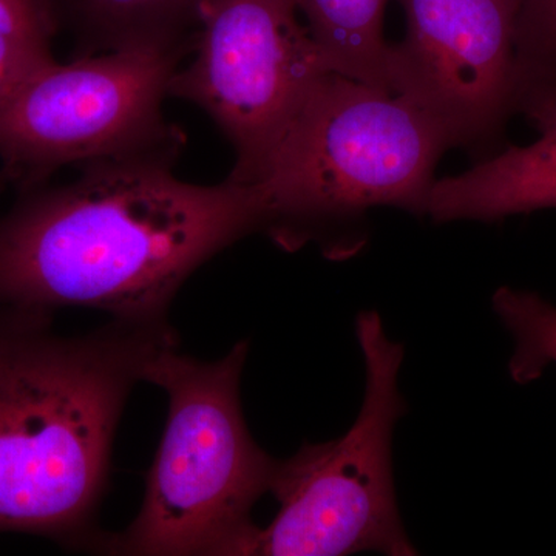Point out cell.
I'll return each instance as SVG.
<instances>
[{
	"mask_svg": "<svg viewBox=\"0 0 556 556\" xmlns=\"http://www.w3.org/2000/svg\"><path fill=\"white\" fill-rule=\"evenodd\" d=\"M175 161H94L68 185L22 192L0 218V306L166 320L200 266L262 232L255 186L192 185L175 177Z\"/></svg>",
	"mask_w": 556,
	"mask_h": 556,
	"instance_id": "1",
	"label": "cell"
},
{
	"mask_svg": "<svg viewBox=\"0 0 556 556\" xmlns=\"http://www.w3.org/2000/svg\"><path fill=\"white\" fill-rule=\"evenodd\" d=\"M53 314L0 306V533L100 551L97 527L127 397L169 320L112 318L65 338Z\"/></svg>",
	"mask_w": 556,
	"mask_h": 556,
	"instance_id": "2",
	"label": "cell"
},
{
	"mask_svg": "<svg viewBox=\"0 0 556 556\" xmlns=\"http://www.w3.org/2000/svg\"><path fill=\"white\" fill-rule=\"evenodd\" d=\"M447 131L415 101L328 72L314 84L255 182L262 232L288 252L358 251L375 207L427 215Z\"/></svg>",
	"mask_w": 556,
	"mask_h": 556,
	"instance_id": "3",
	"label": "cell"
},
{
	"mask_svg": "<svg viewBox=\"0 0 556 556\" xmlns=\"http://www.w3.org/2000/svg\"><path fill=\"white\" fill-rule=\"evenodd\" d=\"M249 343L214 362L181 354L178 343L149 362L144 382L169 399L166 430L150 468L138 517L105 533L112 555H247L258 527L252 508L269 492L277 460L249 433L240 380Z\"/></svg>",
	"mask_w": 556,
	"mask_h": 556,
	"instance_id": "4",
	"label": "cell"
},
{
	"mask_svg": "<svg viewBox=\"0 0 556 556\" xmlns=\"http://www.w3.org/2000/svg\"><path fill=\"white\" fill-rule=\"evenodd\" d=\"M356 336L367 375L356 422L342 438L277 460L269 492L280 508L258 527L249 556L417 555L399 515L391 453L407 413L399 391L404 346L376 311L358 314Z\"/></svg>",
	"mask_w": 556,
	"mask_h": 556,
	"instance_id": "5",
	"label": "cell"
},
{
	"mask_svg": "<svg viewBox=\"0 0 556 556\" xmlns=\"http://www.w3.org/2000/svg\"><path fill=\"white\" fill-rule=\"evenodd\" d=\"M188 56L179 47H137L36 68L0 101V172L27 192L70 164L178 159L185 134L164 118L163 101Z\"/></svg>",
	"mask_w": 556,
	"mask_h": 556,
	"instance_id": "6",
	"label": "cell"
},
{
	"mask_svg": "<svg viewBox=\"0 0 556 556\" xmlns=\"http://www.w3.org/2000/svg\"><path fill=\"white\" fill-rule=\"evenodd\" d=\"M192 61L169 97L199 105L236 152L229 179L255 185L306 94L332 72L294 0H203Z\"/></svg>",
	"mask_w": 556,
	"mask_h": 556,
	"instance_id": "7",
	"label": "cell"
},
{
	"mask_svg": "<svg viewBox=\"0 0 556 556\" xmlns=\"http://www.w3.org/2000/svg\"><path fill=\"white\" fill-rule=\"evenodd\" d=\"M407 31L390 43L391 91L426 109L453 148L486 159L518 115V0H397Z\"/></svg>",
	"mask_w": 556,
	"mask_h": 556,
	"instance_id": "8",
	"label": "cell"
},
{
	"mask_svg": "<svg viewBox=\"0 0 556 556\" xmlns=\"http://www.w3.org/2000/svg\"><path fill=\"white\" fill-rule=\"evenodd\" d=\"M527 146H504L471 169L437 179L427 215L437 223L484 222L556 208V119Z\"/></svg>",
	"mask_w": 556,
	"mask_h": 556,
	"instance_id": "9",
	"label": "cell"
},
{
	"mask_svg": "<svg viewBox=\"0 0 556 556\" xmlns=\"http://www.w3.org/2000/svg\"><path fill=\"white\" fill-rule=\"evenodd\" d=\"M58 25L67 28L78 56L179 47L192 53L203 0H50Z\"/></svg>",
	"mask_w": 556,
	"mask_h": 556,
	"instance_id": "10",
	"label": "cell"
},
{
	"mask_svg": "<svg viewBox=\"0 0 556 556\" xmlns=\"http://www.w3.org/2000/svg\"><path fill=\"white\" fill-rule=\"evenodd\" d=\"M329 68L391 91L390 43L383 36L390 0H294Z\"/></svg>",
	"mask_w": 556,
	"mask_h": 556,
	"instance_id": "11",
	"label": "cell"
},
{
	"mask_svg": "<svg viewBox=\"0 0 556 556\" xmlns=\"http://www.w3.org/2000/svg\"><path fill=\"white\" fill-rule=\"evenodd\" d=\"M518 115L535 129L556 118V0H518Z\"/></svg>",
	"mask_w": 556,
	"mask_h": 556,
	"instance_id": "12",
	"label": "cell"
},
{
	"mask_svg": "<svg viewBox=\"0 0 556 556\" xmlns=\"http://www.w3.org/2000/svg\"><path fill=\"white\" fill-rule=\"evenodd\" d=\"M493 311L515 340L508 361L511 380L526 386L556 365V306L536 292L503 287L492 298Z\"/></svg>",
	"mask_w": 556,
	"mask_h": 556,
	"instance_id": "13",
	"label": "cell"
},
{
	"mask_svg": "<svg viewBox=\"0 0 556 556\" xmlns=\"http://www.w3.org/2000/svg\"><path fill=\"white\" fill-rule=\"evenodd\" d=\"M58 28L50 0H0V80L9 91L53 61Z\"/></svg>",
	"mask_w": 556,
	"mask_h": 556,
	"instance_id": "14",
	"label": "cell"
},
{
	"mask_svg": "<svg viewBox=\"0 0 556 556\" xmlns=\"http://www.w3.org/2000/svg\"><path fill=\"white\" fill-rule=\"evenodd\" d=\"M9 185V178H7L5 175H3L2 172H0V192H2V190L5 189Z\"/></svg>",
	"mask_w": 556,
	"mask_h": 556,
	"instance_id": "15",
	"label": "cell"
},
{
	"mask_svg": "<svg viewBox=\"0 0 556 556\" xmlns=\"http://www.w3.org/2000/svg\"><path fill=\"white\" fill-rule=\"evenodd\" d=\"M7 93H9V87L0 80V101L3 100V97H5Z\"/></svg>",
	"mask_w": 556,
	"mask_h": 556,
	"instance_id": "16",
	"label": "cell"
}]
</instances>
